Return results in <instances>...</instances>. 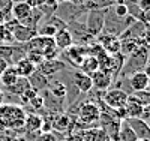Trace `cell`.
I'll return each mask as SVG.
<instances>
[{
    "instance_id": "cell-1",
    "label": "cell",
    "mask_w": 150,
    "mask_h": 141,
    "mask_svg": "<svg viewBox=\"0 0 150 141\" xmlns=\"http://www.w3.org/2000/svg\"><path fill=\"white\" fill-rule=\"evenodd\" d=\"M27 113L21 105L2 104L0 105V129H23Z\"/></svg>"
},
{
    "instance_id": "cell-2",
    "label": "cell",
    "mask_w": 150,
    "mask_h": 141,
    "mask_svg": "<svg viewBox=\"0 0 150 141\" xmlns=\"http://www.w3.org/2000/svg\"><path fill=\"white\" fill-rule=\"evenodd\" d=\"M26 48H27V51H38V53H41L45 60L57 59V56L60 53V50L56 47L53 38L39 36V35L32 38V39L26 44Z\"/></svg>"
},
{
    "instance_id": "cell-3",
    "label": "cell",
    "mask_w": 150,
    "mask_h": 141,
    "mask_svg": "<svg viewBox=\"0 0 150 141\" xmlns=\"http://www.w3.org/2000/svg\"><path fill=\"white\" fill-rule=\"evenodd\" d=\"M99 117H101L99 105H96L92 101H86L84 104H81V107L78 110L77 125H80L81 128H84V129L96 128V125L99 123Z\"/></svg>"
},
{
    "instance_id": "cell-4",
    "label": "cell",
    "mask_w": 150,
    "mask_h": 141,
    "mask_svg": "<svg viewBox=\"0 0 150 141\" xmlns=\"http://www.w3.org/2000/svg\"><path fill=\"white\" fill-rule=\"evenodd\" d=\"M147 60H149V51L143 47L138 48L135 53H132L131 56L126 57V60L123 63V68L120 71V75L122 77H129L134 72L143 71L144 66L147 65Z\"/></svg>"
},
{
    "instance_id": "cell-5",
    "label": "cell",
    "mask_w": 150,
    "mask_h": 141,
    "mask_svg": "<svg viewBox=\"0 0 150 141\" xmlns=\"http://www.w3.org/2000/svg\"><path fill=\"white\" fill-rule=\"evenodd\" d=\"M107 12H108V9H90V11H87L84 27H86V32L90 36H93L95 39L99 35H102Z\"/></svg>"
},
{
    "instance_id": "cell-6",
    "label": "cell",
    "mask_w": 150,
    "mask_h": 141,
    "mask_svg": "<svg viewBox=\"0 0 150 141\" xmlns=\"http://www.w3.org/2000/svg\"><path fill=\"white\" fill-rule=\"evenodd\" d=\"M128 99V93L120 87H110L102 93V102L111 110H120L125 107Z\"/></svg>"
},
{
    "instance_id": "cell-7",
    "label": "cell",
    "mask_w": 150,
    "mask_h": 141,
    "mask_svg": "<svg viewBox=\"0 0 150 141\" xmlns=\"http://www.w3.org/2000/svg\"><path fill=\"white\" fill-rule=\"evenodd\" d=\"M90 77H92L93 89H96V90H99V92L108 90V89L111 87V83L114 81V75L107 69H98Z\"/></svg>"
},
{
    "instance_id": "cell-8",
    "label": "cell",
    "mask_w": 150,
    "mask_h": 141,
    "mask_svg": "<svg viewBox=\"0 0 150 141\" xmlns=\"http://www.w3.org/2000/svg\"><path fill=\"white\" fill-rule=\"evenodd\" d=\"M98 44L102 47V50L107 54L114 56L120 53V38L112 36V35H99L98 36Z\"/></svg>"
},
{
    "instance_id": "cell-9",
    "label": "cell",
    "mask_w": 150,
    "mask_h": 141,
    "mask_svg": "<svg viewBox=\"0 0 150 141\" xmlns=\"http://www.w3.org/2000/svg\"><path fill=\"white\" fill-rule=\"evenodd\" d=\"M126 119H143L144 117V107L140 104L134 95H128L126 104L123 107Z\"/></svg>"
},
{
    "instance_id": "cell-10",
    "label": "cell",
    "mask_w": 150,
    "mask_h": 141,
    "mask_svg": "<svg viewBox=\"0 0 150 141\" xmlns=\"http://www.w3.org/2000/svg\"><path fill=\"white\" fill-rule=\"evenodd\" d=\"M138 140L150 141V123L146 119H125Z\"/></svg>"
},
{
    "instance_id": "cell-11",
    "label": "cell",
    "mask_w": 150,
    "mask_h": 141,
    "mask_svg": "<svg viewBox=\"0 0 150 141\" xmlns=\"http://www.w3.org/2000/svg\"><path fill=\"white\" fill-rule=\"evenodd\" d=\"M72 84L75 86V89L80 92V93H89L92 92L93 89V83H92V77L87 75L81 71H75L72 74Z\"/></svg>"
},
{
    "instance_id": "cell-12",
    "label": "cell",
    "mask_w": 150,
    "mask_h": 141,
    "mask_svg": "<svg viewBox=\"0 0 150 141\" xmlns=\"http://www.w3.org/2000/svg\"><path fill=\"white\" fill-rule=\"evenodd\" d=\"M65 69V63L59 60V59H53V60H44L39 66H38V71L41 74H44L45 77L51 78V77L57 75L60 71Z\"/></svg>"
},
{
    "instance_id": "cell-13",
    "label": "cell",
    "mask_w": 150,
    "mask_h": 141,
    "mask_svg": "<svg viewBox=\"0 0 150 141\" xmlns=\"http://www.w3.org/2000/svg\"><path fill=\"white\" fill-rule=\"evenodd\" d=\"M35 36H36L35 29H30L27 26L20 24V23H17L15 27L12 29V38H14V41L18 42V44H27Z\"/></svg>"
},
{
    "instance_id": "cell-14",
    "label": "cell",
    "mask_w": 150,
    "mask_h": 141,
    "mask_svg": "<svg viewBox=\"0 0 150 141\" xmlns=\"http://www.w3.org/2000/svg\"><path fill=\"white\" fill-rule=\"evenodd\" d=\"M33 8H30L26 2H20V3H14L11 9V15L17 23L20 24H26V21L29 20V17L32 15Z\"/></svg>"
},
{
    "instance_id": "cell-15",
    "label": "cell",
    "mask_w": 150,
    "mask_h": 141,
    "mask_svg": "<svg viewBox=\"0 0 150 141\" xmlns=\"http://www.w3.org/2000/svg\"><path fill=\"white\" fill-rule=\"evenodd\" d=\"M53 39H54L56 47H57L60 51H66L68 48H71V47L74 45V36H72V33L69 32L68 27L57 30V33L54 35Z\"/></svg>"
},
{
    "instance_id": "cell-16",
    "label": "cell",
    "mask_w": 150,
    "mask_h": 141,
    "mask_svg": "<svg viewBox=\"0 0 150 141\" xmlns=\"http://www.w3.org/2000/svg\"><path fill=\"white\" fill-rule=\"evenodd\" d=\"M86 56H87V47H83V45L74 44L71 48L66 50V57L72 63V66H77L78 68Z\"/></svg>"
},
{
    "instance_id": "cell-17",
    "label": "cell",
    "mask_w": 150,
    "mask_h": 141,
    "mask_svg": "<svg viewBox=\"0 0 150 141\" xmlns=\"http://www.w3.org/2000/svg\"><path fill=\"white\" fill-rule=\"evenodd\" d=\"M129 80V86L134 92H140V90H146L149 87V77L143 72V71H138V72H134L128 77Z\"/></svg>"
},
{
    "instance_id": "cell-18",
    "label": "cell",
    "mask_w": 150,
    "mask_h": 141,
    "mask_svg": "<svg viewBox=\"0 0 150 141\" xmlns=\"http://www.w3.org/2000/svg\"><path fill=\"white\" fill-rule=\"evenodd\" d=\"M72 122L71 117L65 113H59V114H53L51 119V129L57 131V132H66L71 129Z\"/></svg>"
},
{
    "instance_id": "cell-19",
    "label": "cell",
    "mask_w": 150,
    "mask_h": 141,
    "mask_svg": "<svg viewBox=\"0 0 150 141\" xmlns=\"http://www.w3.org/2000/svg\"><path fill=\"white\" fill-rule=\"evenodd\" d=\"M27 80H29L30 87L33 89V90H36L38 93H39L41 90H47L48 86H50V78H48V77H45L44 74H41L38 69L29 77Z\"/></svg>"
},
{
    "instance_id": "cell-20",
    "label": "cell",
    "mask_w": 150,
    "mask_h": 141,
    "mask_svg": "<svg viewBox=\"0 0 150 141\" xmlns=\"http://www.w3.org/2000/svg\"><path fill=\"white\" fill-rule=\"evenodd\" d=\"M83 141H110L107 132L102 128H89V129H84L81 132Z\"/></svg>"
},
{
    "instance_id": "cell-21",
    "label": "cell",
    "mask_w": 150,
    "mask_h": 141,
    "mask_svg": "<svg viewBox=\"0 0 150 141\" xmlns=\"http://www.w3.org/2000/svg\"><path fill=\"white\" fill-rule=\"evenodd\" d=\"M47 90H48V93L51 95L53 98H56L60 102H63L66 95H68V87L62 81H57V80H54V81L50 80V86H48Z\"/></svg>"
},
{
    "instance_id": "cell-22",
    "label": "cell",
    "mask_w": 150,
    "mask_h": 141,
    "mask_svg": "<svg viewBox=\"0 0 150 141\" xmlns=\"http://www.w3.org/2000/svg\"><path fill=\"white\" fill-rule=\"evenodd\" d=\"M14 68H15L18 77H23V78H29V77L36 71V66L33 65L30 60H27L26 57H23L18 62H15L14 63Z\"/></svg>"
},
{
    "instance_id": "cell-23",
    "label": "cell",
    "mask_w": 150,
    "mask_h": 141,
    "mask_svg": "<svg viewBox=\"0 0 150 141\" xmlns=\"http://www.w3.org/2000/svg\"><path fill=\"white\" fill-rule=\"evenodd\" d=\"M17 80H18V74H17L14 65H9L2 74H0V86H2V90L9 89Z\"/></svg>"
},
{
    "instance_id": "cell-24",
    "label": "cell",
    "mask_w": 150,
    "mask_h": 141,
    "mask_svg": "<svg viewBox=\"0 0 150 141\" xmlns=\"http://www.w3.org/2000/svg\"><path fill=\"white\" fill-rule=\"evenodd\" d=\"M41 126H42V116L27 113L23 129L26 132H41Z\"/></svg>"
},
{
    "instance_id": "cell-25",
    "label": "cell",
    "mask_w": 150,
    "mask_h": 141,
    "mask_svg": "<svg viewBox=\"0 0 150 141\" xmlns=\"http://www.w3.org/2000/svg\"><path fill=\"white\" fill-rule=\"evenodd\" d=\"M78 68H80L81 72H84V74H87V75H92V74H95V72L99 69V62H98L96 57L87 54V56L83 59L81 65H80Z\"/></svg>"
},
{
    "instance_id": "cell-26",
    "label": "cell",
    "mask_w": 150,
    "mask_h": 141,
    "mask_svg": "<svg viewBox=\"0 0 150 141\" xmlns=\"http://www.w3.org/2000/svg\"><path fill=\"white\" fill-rule=\"evenodd\" d=\"M137 140H138V138H137V135L131 129V126L128 125V122L126 120H122L119 134H117V137H116L114 141H137Z\"/></svg>"
},
{
    "instance_id": "cell-27",
    "label": "cell",
    "mask_w": 150,
    "mask_h": 141,
    "mask_svg": "<svg viewBox=\"0 0 150 141\" xmlns=\"http://www.w3.org/2000/svg\"><path fill=\"white\" fill-rule=\"evenodd\" d=\"M27 89H30V84H29V80L27 78H23V77H18V80L12 84L9 89H6V90L12 95H17V96H21L24 92L27 90Z\"/></svg>"
},
{
    "instance_id": "cell-28",
    "label": "cell",
    "mask_w": 150,
    "mask_h": 141,
    "mask_svg": "<svg viewBox=\"0 0 150 141\" xmlns=\"http://www.w3.org/2000/svg\"><path fill=\"white\" fill-rule=\"evenodd\" d=\"M114 5V0H86V3L83 5L84 9H108L110 6Z\"/></svg>"
},
{
    "instance_id": "cell-29",
    "label": "cell",
    "mask_w": 150,
    "mask_h": 141,
    "mask_svg": "<svg viewBox=\"0 0 150 141\" xmlns=\"http://www.w3.org/2000/svg\"><path fill=\"white\" fill-rule=\"evenodd\" d=\"M12 44H14L12 33L5 27L3 24H0V45H12Z\"/></svg>"
},
{
    "instance_id": "cell-30",
    "label": "cell",
    "mask_w": 150,
    "mask_h": 141,
    "mask_svg": "<svg viewBox=\"0 0 150 141\" xmlns=\"http://www.w3.org/2000/svg\"><path fill=\"white\" fill-rule=\"evenodd\" d=\"M112 15L117 17V18H126L129 15V6L128 5L114 3L112 5Z\"/></svg>"
},
{
    "instance_id": "cell-31",
    "label": "cell",
    "mask_w": 150,
    "mask_h": 141,
    "mask_svg": "<svg viewBox=\"0 0 150 141\" xmlns=\"http://www.w3.org/2000/svg\"><path fill=\"white\" fill-rule=\"evenodd\" d=\"M132 95L137 98V101H138L144 108L150 104V90L149 89H146V90H140V92H134Z\"/></svg>"
},
{
    "instance_id": "cell-32",
    "label": "cell",
    "mask_w": 150,
    "mask_h": 141,
    "mask_svg": "<svg viewBox=\"0 0 150 141\" xmlns=\"http://www.w3.org/2000/svg\"><path fill=\"white\" fill-rule=\"evenodd\" d=\"M26 59H27V60H30V62L33 63V65L36 66V69H38V66H39L41 63L45 60V59H44V56H42L41 53H38V51H27Z\"/></svg>"
},
{
    "instance_id": "cell-33",
    "label": "cell",
    "mask_w": 150,
    "mask_h": 141,
    "mask_svg": "<svg viewBox=\"0 0 150 141\" xmlns=\"http://www.w3.org/2000/svg\"><path fill=\"white\" fill-rule=\"evenodd\" d=\"M29 105H30L33 110H36V111L42 110V108H44V98H42V95L38 93L35 98H32V99L29 101Z\"/></svg>"
},
{
    "instance_id": "cell-34",
    "label": "cell",
    "mask_w": 150,
    "mask_h": 141,
    "mask_svg": "<svg viewBox=\"0 0 150 141\" xmlns=\"http://www.w3.org/2000/svg\"><path fill=\"white\" fill-rule=\"evenodd\" d=\"M140 44H141V47L146 48L147 51L150 50V27H147L146 32L141 35V38H140Z\"/></svg>"
},
{
    "instance_id": "cell-35",
    "label": "cell",
    "mask_w": 150,
    "mask_h": 141,
    "mask_svg": "<svg viewBox=\"0 0 150 141\" xmlns=\"http://www.w3.org/2000/svg\"><path fill=\"white\" fill-rule=\"evenodd\" d=\"M36 95H38V92H36V90H33V89L30 87V89H27V90L24 92L20 98H21V101L24 102V104H29V101H30L32 98H35Z\"/></svg>"
},
{
    "instance_id": "cell-36",
    "label": "cell",
    "mask_w": 150,
    "mask_h": 141,
    "mask_svg": "<svg viewBox=\"0 0 150 141\" xmlns=\"http://www.w3.org/2000/svg\"><path fill=\"white\" fill-rule=\"evenodd\" d=\"M36 141H59V140L53 132H41L39 135H38Z\"/></svg>"
},
{
    "instance_id": "cell-37",
    "label": "cell",
    "mask_w": 150,
    "mask_h": 141,
    "mask_svg": "<svg viewBox=\"0 0 150 141\" xmlns=\"http://www.w3.org/2000/svg\"><path fill=\"white\" fill-rule=\"evenodd\" d=\"M26 3L33 9H39V8L47 5V0H26Z\"/></svg>"
},
{
    "instance_id": "cell-38",
    "label": "cell",
    "mask_w": 150,
    "mask_h": 141,
    "mask_svg": "<svg viewBox=\"0 0 150 141\" xmlns=\"http://www.w3.org/2000/svg\"><path fill=\"white\" fill-rule=\"evenodd\" d=\"M140 11H149L150 9V0H138V3H137Z\"/></svg>"
},
{
    "instance_id": "cell-39",
    "label": "cell",
    "mask_w": 150,
    "mask_h": 141,
    "mask_svg": "<svg viewBox=\"0 0 150 141\" xmlns=\"http://www.w3.org/2000/svg\"><path fill=\"white\" fill-rule=\"evenodd\" d=\"M68 3H72V5H77V6H83L86 3V0H65Z\"/></svg>"
},
{
    "instance_id": "cell-40",
    "label": "cell",
    "mask_w": 150,
    "mask_h": 141,
    "mask_svg": "<svg viewBox=\"0 0 150 141\" xmlns=\"http://www.w3.org/2000/svg\"><path fill=\"white\" fill-rule=\"evenodd\" d=\"M8 66H9V63H8L6 60H3V59H0V74H2Z\"/></svg>"
},
{
    "instance_id": "cell-41",
    "label": "cell",
    "mask_w": 150,
    "mask_h": 141,
    "mask_svg": "<svg viewBox=\"0 0 150 141\" xmlns=\"http://www.w3.org/2000/svg\"><path fill=\"white\" fill-rule=\"evenodd\" d=\"M143 72L149 77V80H150V62H147V65L144 66V69H143Z\"/></svg>"
},
{
    "instance_id": "cell-42",
    "label": "cell",
    "mask_w": 150,
    "mask_h": 141,
    "mask_svg": "<svg viewBox=\"0 0 150 141\" xmlns=\"http://www.w3.org/2000/svg\"><path fill=\"white\" fill-rule=\"evenodd\" d=\"M60 0H47V5H51V6H57Z\"/></svg>"
},
{
    "instance_id": "cell-43",
    "label": "cell",
    "mask_w": 150,
    "mask_h": 141,
    "mask_svg": "<svg viewBox=\"0 0 150 141\" xmlns=\"http://www.w3.org/2000/svg\"><path fill=\"white\" fill-rule=\"evenodd\" d=\"M129 2H132V0H114V3H119V5H128Z\"/></svg>"
},
{
    "instance_id": "cell-44",
    "label": "cell",
    "mask_w": 150,
    "mask_h": 141,
    "mask_svg": "<svg viewBox=\"0 0 150 141\" xmlns=\"http://www.w3.org/2000/svg\"><path fill=\"white\" fill-rule=\"evenodd\" d=\"M2 104H5V93H3L2 89H0V105Z\"/></svg>"
},
{
    "instance_id": "cell-45",
    "label": "cell",
    "mask_w": 150,
    "mask_h": 141,
    "mask_svg": "<svg viewBox=\"0 0 150 141\" xmlns=\"http://www.w3.org/2000/svg\"><path fill=\"white\" fill-rule=\"evenodd\" d=\"M144 116H147V117H150V104L144 108Z\"/></svg>"
},
{
    "instance_id": "cell-46",
    "label": "cell",
    "mask_w": 150,
    "mask_h": 141,
    "mask_svg": "<svg viewBox=\"0 0 150 141\" xmlns=\"http://www.w3.org/2000/svg\"><path fill=\"white\" fill-rule=\"evenodd\" d=\"M20 2H26V0H12V3H20Z\"/></svg>"
},
{
    "instance_id": "cell-47",
    "label": "cell",
    "mask_w": 150,
    "mask_h": 141,
    "mask_svg": "<svg viewBox=\"0 0 150 141\" xmlns=\"http://www.w3.org/2000/svg\"><path fill=\"white\" fill-rule=\"evenodd\" d=\"M14 141H26V140H23V138H15Z\"/></svg>"
},
{
    "instance_id": "cell-48",
    "label": "cell",
    "mask_w": 150,
    "mask_h": 141,
    "mask_svg": "<svg viewBox=\"0 0 150 141\" xmlns=\"http://www.w3.org/2000/svg\"><path fill=\"white\" fill-rule=\"evenodd\" d=\"M147 89H149V90H150V80H149V87H147Z\"/></svg>"
},
{
    "instance_id": "cell-49",
    "label": "cell",
    "mask_w": 150,
    "mask_h": 141,
    "mask_svg": "<svg viewBox=\"0 0 150 141\" xmlns=\"http://www.w3.org/2000/svg\"><path fill=\"white\" fill-rule=\"evenodd\" d=\"M137 141H147V140H137Z\"/></svg>"
},
{
    "instance_id": "cell-50",
    "label": "cell",
    "mask_w": 150,
    "mask_h": 141,
    "mask_svg": "<svg viewBox=\"0 0 150 141\" xmlns=\"http://www.w3.org/2000/svg\"><path fill=\"white\" fill-rule=\"evenodd\" d=\"M149 119H150V117H149Z\"/></svg>"
}]
</instances>
